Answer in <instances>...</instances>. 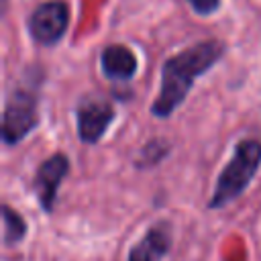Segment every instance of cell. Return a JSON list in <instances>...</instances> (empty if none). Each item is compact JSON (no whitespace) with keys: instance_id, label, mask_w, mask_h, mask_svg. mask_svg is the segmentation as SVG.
Masks as SVG:
<instances>
[{"instance_id":"6da1fadb","label":"cell","mask_w":261,"mask_h":261,"mask_svg":"<svg viewBox=\"0 0 261 261\" xmlns=\"http://www.w3.org/2000/svg\"><path fill=\"white\" fill-rule=\"evenodd\" d=\"M224 51L226 47L222 41L208 39L165 59L161 67L159 92L151 104V114L155 118H169L186 102L194 82L216 65Z\"/></svg>"},{"instance_id":"5b68a950","label":"cell","mask_w":261,"mask_h":261,"mask_svg":"<svg viewBox=\"0 0 261 261\" xmlns=\"http://www.w3.org/2000/svg\"><path fill=\"white\" fill-rule=\"evenodd\" d=\"M69 167H71L69 157L61 151H55L49 157H45L39 163V167L35 169L31 190H33V194H35V198H37V202L45 214H53L59 188L69 173Z\"/></svg>"},{"instance_id":"7a4b0ae2","label":"cell","mask_w":261,"mask_h":261,"mask_svg":"<svg viewBox=\"0 0 261 261\" xmlns=\"http://www.w3.org/2000/svg\"><path fill=\"white\" fill-rule=\"evenodd\" d=\"M259 167H261V141L255 137L241 139L234 145L228 163L218 173L206 208L218 212L228 204H232L234 200H239L255 179Z\"/></svg>"},{"instance_id":"8992f818","label":"cell","mask_w":261,"mask_h":261,"mask_svg":"<svg viewBox=\"0 0 261 261\" xmlns=\"http://www.w3.org/2000/svg\"><path fill=\"white\" fill-rule=\"evenodd\" d=\"M69 10L65 2L53 0L41 4L29 18V33L39 45H57L67 31Z\"/></svg>"},{"instance_id":"8fae6325","label":"cell","mask_w":261,"mask_h":261,"mask_svg":"<svg viewBox=\"0 0 261 261\" xmlns=\"http://www.w3.org/2000/svg\"><path fill=\"white\" fill-rule=\"evenodd\" d=\"M198 14H210L218 8V0H188Z\"/></svg>"},{"instance_id":"277c9868","label":"cell","mask_w":261,"mask_h":261,"mask_svg":"<svg viewBox=\"0 0 261 261\" xmlns=\"http://www.w3.org/2000/svg\"><path fill=\"white\" fill-rule=\"evenodd\" d=\"M116 118L114 104L106 98H82L75 106V133L84 145H98Z\"/></svg>"},{"instance_id":"3957f363","label":"cell","mask_w":261,"mask_h":261,"mask_svg":"<svg viewBox=\"0 0 261 261\" xmlns=\"http://www.w3.org/2000/svg\"><path fill=\"white\" fill-rule=\"evenodd\" d=\"M39 86L41 80L33 77L14 86L8 92L2 110V143L6 147L22 143L39 126Z\"/></svg>"},{"instance_id":"ba28073f","label":"cell","mask_w":261,"mask_h":261,"mask_svg":"<svg viewBox=\"0 0 261 261\" xmlns=\"http://www.w3.org/2000/svg\"><path fill=\"white\" fill-rule=\"evenodd\" d=\"M102 73L114 82H128L137 73V57L124 45H108L100 55Z\"/></svg>"},{"instance_id":"9c48e42d","label":"cell","mask_w":261,"mask_h":261,"mask_svg":"<svg viewBox=\"0 0 261 261\" xmlns=\"http://www.w3.org/2000/svg\"><path fill=\"white\" fill-rule=\"evenodd\" d=\"M2 226H4V230H2L4 247H16L29 234V224H27L24 216L8 204H2Z\"/></svg>"},{"instance_id":"30bf717a","label":"cell","mask_w":261,"mask_h":261,"mask_svg":"<svg viewBox=\"0 0 261 261\" xmlns=\"http://www.w3.org/2000/svg\"><path fill=\"white\" fill-rule=\"evenodd\" d=\"M169 153H171V143L163 137H153L139 149L133 165L137 169H153L159 163H163V159H167Z\"/></svg>"},{"instance_id":"52a82bcc","label":"cell","mask_w":261,"mask_h":261,"mask_svg":"<svg viewBox=\"0 0 261 261\" xmlns=\"http://www.w3.org/2000/svg\"><path fill=\"white\" fill-rule=\"evenodd\" d=\"M173 245V228L169 220H157L128 249L126 261H163Z\"/></svg>"}]
</instances>
